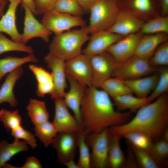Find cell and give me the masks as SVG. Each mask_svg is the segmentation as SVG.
<instances>
[{
	"label": "cell",
	"mask_w": 168,
	"mask_h": 168,
	"mask_svg": "<svg viewBox=\"0 0 168 168\" xmlns=\"http://www.w3.org/2000/svg\"><path fill=\"white\" fill-rule=\"evenodd\" d=\"M66 74L86 87L91 86L90 56L83 53L65 61Z\"/></svg>",
	"instance_id": "8fae6325"
},
{
	"label": "cell",
	"mask_w": 168,
	"mask_h": 168,
	"mask_svg": "<svg viewBox=\"0 0 168 168\" xmlns=\"http://www.w3.org/2000/svg\"><path fill=\"white\" fill-rule=\"evenodd\" d=\"M130 148L128 154V158L127 159L125 157V161L122 167L135 168L137 167V165H138L134 155Z\"/></svg>",
	"instance_id": "ee69618b"
},
{
	"label": "cell",
	"mask_w": 168,
	"mask_h": 168,
	"mask_svg": "<svg viewBox=\"0 0 168 168\" xmlns=\"http://www.w3.org/2000/svg\"><path fill=\"white\" fill-rule=\"evenodd\" d=\"M99 88L106 92L112 98L125 95H133L129 88L121 80L110 77L104 82Z\"/></svg>",
	"instance_id": "f1b7e54d"
},
{
	"label": "cell",
	"mask_w": 168,
	"mask_h": 168,
	"mask_svg": "<svg viewBox=\"0 0 168 168\" xmlns=\"http://www.w3.org/2000/svg\"><path fill=\"white\" fill-rule=\"evenodd\" d=\"M54 9L73 16H82L84 14V10L77 0H57Z\"/></svg>",
	"instance_id": "74e56055"
},
{
	"label": "cell",
	"mask_w": 168,
	"mask_h": 168,
	"mask_svg": "<svg viewBox=\"0 0 168 168\" xmlns=\"http://www.w3.org/2000/svg\"><path fill=\"white\" fill-rule=\"evenodd\" d=\"M7 2H4L0 6V19L4 14V11Z\"/></svg>",
	"instance_id": "f907efd6"
},
{
	"label": "cell",
	"mask_w": 168,
	"mask_h": 168,
	"mask_svg": "<svg viewBox=\"0 0 168 168\" xmlns=\"http://www.w3.org/2000/svg\"><path fill=\"white\" fill-rule=\"evenodd\" d=\"M23 73L24 70L21 66L7 74L0 88V104L7 102L11 107L17 106L18 102L14 93V88Z\"/></svg>",
	"instance_id": "44dd1931"
},
{
	"label": "cell",
	"mask_w": 168,
	"mask_h": 168,
	"mask_svg": "<svg viewBox=\"0 0 168 168\" xmlns=\"http://www.w3.org/2000/svg\"><path fill=\"white\" fill-rule=\"evenodd\" d=\"M63 165L68 168H78L77 163H76L74 160H71L66 162Z\"/></svg>",
	"instance_id": "c3c4849f"
},
{
	"label": "cell",
	"mask_w": 168,
	"mask_h": 168,
	"mask_svg": "<svg viewBox=\"0 0 168 168\" xmlns=\"http://www.w3.org/2000/svg\"><path fill=\"white\" fill-rule=\"evenodd\" d=\"M20 51L29 54H33L32 47L11 40L0 32V54L10 51Z\"/></svg>",
	"instance_id": "8d00e7d4"
},
{
	"label": "cell",
	"mask_w": 168,
	"mask_h": 168,
	"mask_svg": "<svg viewBox=\"0 0 168 168\" xmlns=\"http://www.w3.org/2000/svg\"><path fill=\"white\" fill-rule=\"evenodd\" d=\"M38 60L33 54L21 58L7 56L0 59V82L6 74L13 71L24 64L30 62L36 63Z\"/></svg>",
	"instance_id": "4316f807"
},
{
	"label": "cell",
	"mask_w": 168,
	"mask_h": 168,
	"mask_svg": "<svg viewBox=\"0 0 168 168\" xmlns=\"http://www.w3.org/2000/svg\"><path fill=\"white\" fill-rule=\"evenodd\" d=\"M91 86L99 88L100 84L111 77L117 65L114 59L106 51L90 56Z\"/></svg>",
	"instance_id": "ba28073f"
},
{
	"label": "cell",
	"mask_w": 168,
	"mask_h": 168,
	"mask_svg": "<svg viewBox=\"0 0 168 168\" xmlns=\"http://www.w3.org/2000/svg\"><path fill=\"white\" fill-rule=\"evenodd\" d=\"M0 120L8 131H12L22 126V117L17 110L12 111L4 108L1 109Z\"/></svg>",
	"instance_id": "836d02e7"
},
{
	"label": "cell",
	"mask_w": 168,
	"mask_h": 168,
	"mask_svg": "<svg viewBox=\"0 0 168 168\" xmlns=\"http://www.w3.org/2000/svg\"><path fill=\"white\" fill-rule=\"evenodd\" d=\"M167 34L159 33L142 36L139 41L134 54L149 60L158 47L167 41Z\"/></svg>",
	"instance_id": "ffe728a7"
},
{
	"label": "cell",
	"mask_w": 168,
	"mask_h": 168,
	"mask_svg": "<svg viewBox=\"0 0 168 168\" xmlns=\"http://www.w3.org/2000/svg\"><path fill=\"white\" fill-rule=\"evenodd\" d=\"M143 35L168 33V16H159L144 23L140 31Z\"/></svg>",
	"instance_id": "4dcf8cb0"
},
{
	"label": "cell",
	"mask_w": 168,
	"mask_h": 168,
	"mask_svg": "<svg viewBox=\"0 0 168 168\" xmlns=\"http://www.w3.org/2000/svg\"><path fill=\"white\" fill-rule=\"evenodd\" d=\"M9 4L6 12L0 19V32L5 33L12 40L21 43V34L18 31L16 24V13L21 0H9Z\"/></svg>",
	"instance_id": "ac0fdd59"
},
{
	"label": "cell",
	"mask_w": 168,
	"mask_h": 168,
	"mask_svg": "<svg viewBox=\"0 0 168 168\" xmlns=\"http://www.w3.org/2000/svg\"><path fill=\"white\" fill-rule=\"evenodd\" d=\"M142 35L140 31L125 36L110 46L106 51L113 57L117 65L120 64L134 54Z\"/></svg>",
	"instance_id": "9a60e30c"
},
{
	"label": "cell",
	"mask_w": 168,
	"mask_h": 168,
	"mask_svg": "<svg viewBox=\"0 0 168 168\" xmlns=\"http://www.w3.org/2000/svg\"><path fill=\"white\" fill-rule=\"evenodd\" d=\"M26 109L28 115L34 126L49 120V115L44 101L31 99Z\"/></svg>",
	"instance_id": "484cf974"
},
{
	"label": "cell",
	"mask_w": 168,
	"mask_h": 168,
	"mask_svg": "<svg viewBox=\"0 0 168 168\" xmlns=\"http://www.w3.org/2000/svg\"></svg>",
	"instance_id": "db71d44e"
},
{
	"label": "cell",
	"mask_w": 168,
	"mask_h": 168,
	"mask_svg": "<svg viewBox=\"0 0 168 168\" xmlns=\"http://www.w3.org/2000/svg\"><path fill=\"white\" fill-rule=\"evenodd\" d=\"M28 145L24 141L15 139L11 143L6 140L0 142V168L3 167L13 156L28 149Z\"/></svg>",
	"instance_id": "cb8c5ba5"
},
{
	"label": "cell",
	"mask_w": 168,
	"mask_h": 168,
	"mask_svg": "<svg viewBox=\"0 0 168 168\" xmlns=\"http://www.w3.org/2000/svg\"><path fill=\"white\" fill-rule=\"evenodd\" d=\"M168 128V95H161L152 102L141 107L127 122L109 128L111 135L122 138L124 133L137 131L147 135L153 142L160 140Z\"/></svg>",
	"instance_id": "7a4b0ae2"
},
{
	"label": "cell",
	"mask_w": 168,
	"mask_h": 168,
	"mask_svg": "<svg viewBox=\"0 0 168 168\" xmlns=\"http://www.w3.org/2000/svg\"><path fill=\"white\" fill-rule=\"evenodd\" d=\"M99 0H77L83 10L89 11L91 7Z\"/></svg>",
	"instance_id": "f6af8a7d"
},
{
	"label": "cell",
	"mask_w": 168,
	"mask_h": 168,
	"mask_svg": "<svg viewBox=\"0 0 168 168\" xmlns=\"http://www.w3.org/2000/svg\"><path fill=\"white\" fill-rule=\"evenodd\" d=\"M110 134L109 128L97 133H86V142L91 149V167H108V151Z\"/></svg>",
	"instance_id": "8992f818"
},
{
	"label": "cell",
	"mask_w": 168,
	"mask_h": 168,
	"mask_svg": "<svg viewBox=\"0 0 168 168\" xmlns=\"http://www.w3.org/2000/svg\"><path fill=\"white\" fill-rule=\"evenodd\" d=\"M157 71L159 74V79L155 88L147 98L148 103L168 91V68L166 66L158 68Z\"/></svg>",
	"instance_id": "e575fe53"
},
{
	"label": "cell",
	"mask_w": 168,
	"mask_h": 168,
	"mask_svg": "<svg viewBox=\"0 0 168 168\" xmlns=\"http://www.w3.org/2000/svg\"><path fill=\"white\" fill-rule=\"evenodd\" d=\"M57 0H34L38 15L43 14L54 8Z\"/></svg>",
	"instance_id": "b9f144b4"
},
{
	"label": "cell",
	"mask_w": 168,
	"mask_h": 168,
	"mask_svg": "<svg viewBox=\"0 0 168 168\" xmlns=\"http://www.w3.org/2000/svg\"><path fill=\"white\" fill-rule=\"evenodd\" d=\"M148 152L160 168L164 166L168 156V142L161 139L155 142Z\"/></svg>",
	"instance_id": "d590c367"
},
{
	"label": "cell",
	"mask_w": 168,
	"mask_h": 168,
	"mask_svg": "<svg viewBox=\"0 0 168 168\" xmlns=\"http://www.w3.org/2000/svg\"><path fill=\"white\" fill-rule=\"evenodd\" d=\"M86 133L82 129L78 133L77 147L79 156L77 164L78 168H91V153L86 140Z\"/></svg>",
	"instance_id": "1f68e13d"
},
{
	"label": "cell",
	"mask_w": 168,
	"mask_h": 168,
	"mask_svg": "<svg viewBox=\"0 0 168 168\" xmlns=\"http://www.w3.org/2000/svg\"><path fill=\"white\" fill-rule=\"evenodd\" d=\"M112 98L116 110L121 112L128 110L133 113L149 103L147 98L138 97L131 94L124 95Z\"/></svg>",
	"instance_id": "d4e9b609"
},
{
	"label": "cell",
	"mask_w": 168,
	"mask_h": 168,
	"mask_svg": "<svg viewBox=\"0 0 168 168\" xmlns=\"http://www.w3.org/2000/svg\"><path fill=\"white\" fill-rule=\"evenodd\" d=\"M157 68L152 66L149 60L134 54L117 65L113 76L123 80H133L153 74Z\"/></svg>",
	"instance_id": "5b68a950"
},
{
	"label": "cell",
	"mask_w": 168,
	"mask_h": 168,
	"mask_svg": "<svg viewBox=\"0 0 168 168\" xmlns=\"http://www.w3.org/2000/svg\"><path fill=\"white\" fill-rule=\"evenodd\" d=\"M54 100L55 112L52 122L58 133L77 132L82 130L80 124L69 111L63 98Z\"/></svg>",
	"instance_id": "5bb4252c"
},
{
	"label": "cell",
	"mask_w": 168,
	"mask_h": 168,
	"mask_svg": "<svg viewBox=\"0 0 168 168\" xmlns=\"http://www.w3.org/2000/svg\"><path fill=\"white\" fill-rule=\"evenodd\" d=\"M11 135L15 139L23 140L33 149L37 147L35 135L25 129L22 126L11 131Z\"/></svg>",
	"instance_id": "60d3db41"
},
{
	"label": "cell",
	"mask_w": 168,
	"mask_h": 168,
	"mask_svg": "<svg viewBox=\"0 0 168 168\" xmlns=\"http://www.w3.org/2000/svg\"><path fill=\"white\" fill-rule=\"evenodd\" d=\"M121 9L119 0H99L90 8L87 29L90 34L107 30L114 23Z\"/></svg>",
	"instance_id": "277c9868"
},
{
	"label": "cell",
	"mask_w": 168,
	"mask_h": 168,
	"mask_svg": "<svg viewBox=\"0 0 168 168\" xmlns=\"http://www.w3.org/2000/svg\"><path fill=\"white\" fill-rule=\"evenodd\" d=\"M35 135L46 147L51 144L52 142L58 133L53 122L49 120L35 126Z\"/></svg>",
	"instance_id": "f546056e"
},
{
	"label": "cell",
	"mask_w": 168,
	"mask_h": 168,
	"mask_svg": "<svg viewBox=\"0 0 168 168\" xmlns=\"http://www.w3.org/2000/svg\"><path fill=\"white\" fill-rule=\"evenodd\" d=\"M124 37L107 30L96 32L91 34L88 44L82 53L90 56L101 53Z\"/></svg>",
	"instance_id": "2e32d148"
},
{
	"label": "cell",
	"mask_w": 168,
	"mask_h": 168,
	"mask_svg": "<svg viewBox=\"0 0 168 168\" xmlns=\"http://www.w3.org/2000/svg\"><path fill=\"white\" fill-rule=\"evenodd\" d=\"M29 68L34 75L37 82L36 91L37 95L40 97H43L47 94L50 95L54 88L51 73L42 67L34 64L29 65Z\"/></svg>",
	"instance_id": "7402d4cb"
},
{
	"label": "cell",
	"mask_w": 168,
	"mask_h": 168,
	"mask_svg": "<svg viewBox=\"0 0 168 168\" xmlns=\"http://www.w3.org/2000/svg\"><path fill=\"white\" fill-rule=\"evenodd\" d=\"M78 132L58 133L53 139L51 145L56 150L58 161L61 164L74 160Z\"/></svg>",
	"instance_id": "9c48e42d"
},
{
	"label": "cell",
	"mask_w": 168,
	"mask_h": 168,
	"mask_svg": "<svg viewBox=\"0 0 168 168\" xmlns=\"http://www.w3.org/2000/svg\"><path fill=\"white\" fill-rule=\"evenodd\" d=\"M44 60L51 71L53 81L54 88L50 95L51 98H63L67 87L65 61L49 52L44 57Z\"/></svg>",
	"instance_id": "30bf717a"
},
{
	"label": "cell",
	"mask_w": 168,
	"mask_h": 168,
	"mask_svg": "<svg viewBox=\"0 0 168 168\" xmlns=\"http://www.w3.org/2000/svg\"><path fill=\"white\" fill-rule=\"evenodd\" d=\"M122 138H125L128 143L148 152L154 143L147 135L137 131L126 132L123 134Z\"/></svg>",
	"instance_id": "d6a6232c"
},
{
	"label": "cell",
	"mask_w": 168,
	"mask_h": 168,
	"mask_svg": "<svg viewBox=\"0 0 168 168\" xmlns=\"http://www.w3.org/2000/svg\"><path fill=\"white\" fill-rule=\"evenodd\" d=\"M42 167L39 160L34 156L27 157L24 165L21 168H41Z\"/></svg>",
	"instance_id": "7bdbcfd3"
},
{
	"label": "cell",
	"mask_w": 168,
	"mask_h": 168,
	"mask_svg": "<svg viewBox=\"0 0 168 168\" xmlns=\"http://www.w3.org/2000/svg\"><path fill=\"white\" fill-rule=\"evenodd\" d=\"M41 23L55 35L70 30L76 27L86 25L82 16L60 12L54 9L43 14Z\"/></svg>",
	"instance_id": "52a82bcc"
},
{
	"label": "cell",
	"mask_w": 168,
	"mask_h": 168,
	"mask_svg": "<svg viewBox=\"0 0 168 168\" xmlns=\"http://www.w3.org/2000/svg\"><path fill=\"white\" fill-rule=\"evenodd\" d=\"M158 0H154V1L157 3Z\"/></svg>",
	"instance_id": "f5cc1de1"
},
{
	"label": "cell",
	"mask_w": 168,
	"mask_h": 168,
	"mask_svg": "<svg viewBox=\"0 0 168 168\" xmlns=\"http://www.w3.org/2000/svg\"><path fill=\"white\" fill-rule=\"evenodd\" d=\"M122 138L119 136L110 134L108 151V167H122L124 164L125 157L120 145Z\"/></svg>",
	"instance_id": "603a6c76"
},
{
	"label": "cell",
	"mask_w": 168,
	"mask_h": 168,
	"mask_svg": "<svg viewBox=\"0 0 168 168\" xmlns=\"http://www.w3.org/2000/svg\"><path fill=\"white\" fill-rule=\"evenodd\" d=\"M144 23L131 12L121 7L114 23L107 30L125 36L139 32Z\"/></svg>",
	"instance_id": "4fadbf2b"
},
{
	"label": "cell",
	"mask_w": 168,
	"mask_h": 168,
	"mask_svg": "<svg viewBox=\"0 0 168 168\" xmlns=\"http://www.w3.org/2000/svg\"><path fill=\"white\" fill-rule=\"evenodd\" d=\"M70 85L69 89L65 92L63 99L67 106L72 111L74 116L81 125V107L86 86L66 74Z\"/></svg>",
	"instance_id": "e0dca14e"
},
{
	"label": "cell",
	"mask_w": 168,
	"mask_h": 168,
	"mask_svg": "<svg viewBox=\"0 0 168 168\" xmlns=\"http://www.w3.org/2000/svg\"><path fill=\"white\" fill-rule=\"evenodd\" d=\"M159 77L157 70L155 73L144 77L130 80H121L136 96L147 98L155 88Z\"/></svg>",
	"instance_id": "d6986e66"
},
{
	"label": "cell",
	"mask_w": 168,
	"mask_h": 168,
	"mask_svg": "<svg viewBox=\"0 0 168 168\" xmlns=\"http://www.w3.org/2000/svg\"><path fill=\"white\" fill-rule=\"evenodd\" d=\"M21 3L25 11V16L24 27L21 34V43L26 44L30 40L35 38H40L48 43L52 32L37 20L27 5Z\"/></svg>",
	"instance_id": "7c38bea8"
},
{
	"label": "cell",
	"mask_w": 168,
	"mask_h": 168,
	"mask_svg": "<svg viewBox=\"0 0 168 168\" xmlns=\"http://www.w3.org/2000/svg\"><path fill=\"white\" fill-rule=\"evenodd\" d=\"M121 7L135 15H147L153 12L156 3L154 0H119Z\"/></svg>",
	"instance_id": "83f0119b"
},
{
	"label": "cell",
	"mask_w": 168,
	"mask_h": 168,
	"mask_svg": "<svg viewBox=\"0 0 168 168\" xmlns=\"http://www.w3.org/2000/svg\"><path fill=\"white\" fill-rule=\"evenodd\" d=\"M128 144L134 155L138 165L140 167L160 168L148 151L135 147L129 143Z\"/></svg>",
	"instance_id": "f35d334b"
},
{
	"label": "cell",
	"mask_w": 168,
	"mask_h": 168,
	"mask_svg": "<svg viewBox=\"0 0 168 168\" xmlns=\"http://www.w3.org/2000/svg\"><path fill=\"white\" fill-rule=\"evenodd\" d=\"M87 26L55 35L49 45V53L66 61L82 53L90 38Z\"/></svg>",
	"instance_id": "3957f363"
},
{
	"label": "cell",
	"mask_w": 168,
	"mask_h": 168,
	"mask_svg": "<svg viewBox=\"0 0 168 168\" xmlns=\"http://www.w3.org/2000/svg\"><path fill=\"white\" fill-rule=\"evenodd\" d=\"M9 0H0V6L2 5L4 2H7Z\"/></svg>",
	"instance_id": "816d5d0a"
},
{
	"label": "cell",
	"mask_w": 168,
	"mask_h": 168,
	"mask_svg": "<svg viewBox=\"0 0 168 168\" xmlns=\"http://www.w3.org/2000/svg\"><path fill=\"white\" fill-rule=\"evenodd\" d=\"M149 62L152 66L156 68L168 65L167 41L162 43L158 47L149 59Z\"/></svg>",
	"instance_id": "ab89813d"
},
{
	"label": "cell",
	"mask_w": 168,
	"mask_h": 168,
	"mask_svg": "<svg viewBox=\"0 0 168 168\" xmlns=\"http://www.w3.org/2000/svg\"><path fill=\"white\" fill-rule=\"evenodd\" d=\"M22 2L26 4L30 8L35 15H38L34 0H21Z\"/></svg>",
	"instance_id": "7dc6e473"
},
{
	"label": "cell",
	"mask_w": 168,
	"mask_h": 168,
	"mask_svg": "<svg viewBox=\"0 0 168 168\" xmlns=\"http://www.w3.org/2000/svg\"><path fill=\"white\" fill-rule=\"evenodd\" d=\"M157 2H159L161 16H168V0H158Z\"/></svg>",
	"instance_id": "bcb514c9"
},
{
	"label": "cell",
	"mask_w": 168,
	"mask_h": 168,
	"mask_svg": "<svg viewBox=\"0 0 168 168\" xmlns=\"http://www.w3.org/2000/svg\"><path fill=\"white\" fill-rule=\"evenodd\" d=\"M132 113L118 111L106 92L88 87L81 105V126L86 133L98 132L127 122L132 117Z\"/></svg>",
	"instance_id": "6da1fadb"
},
{
	"label": "cell",
	"mask_w": 168,
	"mask_h": 168,
	"mask_svg": "<svg viewBox=\"0 0 168 168\" xmlns=\"http://www.w3.org/2000/svg\"><path fill=\"white\" fill-rule=\"evenodd\" d=\"M160 139L168 142V128L164 131Z\"/></svg>",
	"instance_id": "681fc988"
}]
</instances>
